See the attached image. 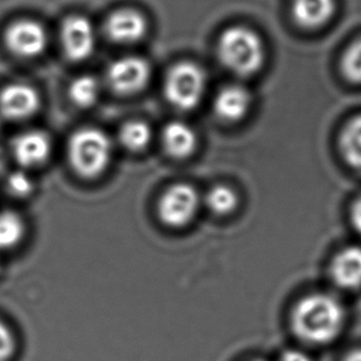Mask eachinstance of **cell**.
Returning a JSON list of instances; mask_svg holds the SVG:
<instances>
[{"mask_svg": "<svg viewBox=\"0 0 361 361\" xmlns=\"http://www.w3.org/2000/svg\"><path fill=\"white\" fill-rule=\"evenodd\" d=\"M344 311L336 298L324 293L303 298L293 308L291 326L301 341L311 344L333 342L342 331Z\"/></svg>", "mask_w": 361, "mask_h": 361, "instance_id": "1", "label": "cell"}, {"mask_svg": "<svg viewBox=\"0 0 361 361\" xmlns=\"http://www.w3.org/2000/svg\"><path fill=\"white\" fill-rule=\"evenodd\" d=\"M219 56L221 62L233 73L242 77L252 75L263 66V42L252 30L235 26L221 36Z\"/></svg>", "mask_w": 361, "mask_h": 361, "instance_id": "2", "label": "cell"}, {"mask_svg": "<svg viewBox=\"0 0 361 361\" xmlns=\"http://www.w3.org/2000/svg\"><path fill=\"white\" fill-rule=\"evenodd\" d=\"M111 156V141L99 128H82L69 140V161L74 171L84 178L100 176L110 164Z\"/></svg>", "mask_w": 361, "mask_h": 361, "instance_id": "3", "label": "cell"}, {"mask_svg": "<svg viewBox=\"0 0 361 361\" xmlns=\"http://www.w3.org/2000/svg\"><path fill=\"white\" fill-rule=\"evenodd\" d=\"M205 85V73L197 64L180 62L166 74L164 92L173 106L180 110H191L200 103Z\"/></svg>", "mask_w": 361, "mask_h": 361, "instance_id": "4", "label": "cell"}, {"mask_svg": "<svg viewBox=\"0 0 361 361\" xmlns=\"http://www.w3.org/2000/svg\"><path fill=\"white\" fill-rule=\"evenodd\" d=\"M200 197L195 188L188 184H176L163 194L158 204V214L166 225L181 227L195 216Z\"/></svg>", "mask_w": 361, "mask_h": 361, "instance_id": "5", "label": "cell"}, {"mask_svg": "<svg viewBox=\"0 0 361 361\" xmlns=\"http://www.w3.org/2000/svg\"><path fill=\"white\" fill-rule=\"evenodd\" d=\"M5 44L16 56L34 59L46 49L47 34L44 26L35 20H18L6 29Z\"/></svg>", "mask_w": 361, "mask_h": 361, "instance_id": "6", "label": "cell"}, {"mask_svg": "<svg viewBox=\"0 0 361 361\" xmlns=\"http://www.w3.org/2000/svg\"><path fill=\"white\" fill-rule=\"evenodd\" d=\"M151 77V67L146 59L125 57L115 61L108 71L110 87L118 94L130 95L146 87Z\"/></svg>", "mask_w": 361, "mask_h": 361, "instance_id": "7", "label": "cell"}, {"mask_svg": "<svg viewBox=\"0 0 361 361\" xmlns=\"http://www.w3.org/2000/svg\"><path fill=\"white\" fill-rule=\"evenodd\" d=\"M61 39L64 54H67L69 59L74 62L84 61L93 54L95 47L93 25L83 16H71L62 25Z\"/></svg>", "mask_w": 361, "mask_h": 361, "instance_id": "8", "label": "cell"}, {"mask_svg": "<svg viewBox=\"0 0 361 361\" xmlns=\"http://www.w3.org/2000/svg\"><path fill=\"white\" fill-rule=\"evenodd\" d=\"M41 105L39 95L26 84H11L0 93V113L9 120H25L32 116Z\"/></svg>", "mask_w": 361, "mask_h": 361, "instance_id": "9", "label": "cell"}, {"mask_svg": "<svg viewBox=\"0 0 361 361\" xmlns=\"http://www.w3.org/2000/svg\"><path fill=\"white\" fill-rule=\"evenodd\" d=\"M105 31L114 42L135 44L146 35L147 21L136 10H118L106 20Z\"/></svg>", "mask_w": 361, "mask_h": 361, "instance_id": "10", "label": "cell"}, {"mask_svg": "<svg viewBox=\"0 0 361 361\" xmlns=\"http://www.w3.org/2000/svg\"><path fill=\"white\" fill-rule=\"evenodd\" d=\"M51 152V140L44 132H25L13 142V153L23 166H41L49 159Z\"/></svg>", "mask_w": 361, "mask_h": 361, "instance_id": "11", "label": "cell"}, {"mask_svg": "<svg viewBox=\"0 0 361 361\" xmlns=\"http://www.w3.org/2000/svg\"><path fill=\"white\" fill-rule=\"evenodd\" d=\"M333 281L339 288L353 290L361 286V248L348 247L336 255L331 265Z\"/></svg>", "mask_w": 361, "mask_h": 361, "instance_id": "12", "label": "cell"}, {"mask_svg": "<svg viewBox=\"0 0 361 361\" xmlns=\"http://www.w3.org/2000/svg\"><path fill=\"white\" fill-rule=\"evenodd\" d=\"M248 90L240 85L221 89L215 99V111L225 121H238L245 116L250 106Z\"/></svg>", "mask_w": 361, "mask_h": 361, "instance_id": "13", "label": "cell"}, {"mask_svg": "<svg viewBox=\"0 0 361 361\" xmlns=\"http://www.w3.org/2000/svg\"><path fill=\"white\" fill-rule=\"evenodd\" d=\"M334 9V0H293V18L305 29H318L327 24Z\"/></svg>", "mask_w": 361, "mask_h": 361, "instance_id": "14", "label": "cell"}, {"mask_svg": "<svg viewBox=\"0 0 361 361\" xmlns=\"http://www.w3.org/2000/svg\"><path fill=\"white\" fill-rule=\"evenodd\" d=\"M196 135L186 123L173 121L166 125L163 131V145L168 154L174 158L190 156L196 147Z\"/></svg>", "mask_w": 361, "mask_h": 361, "instance_id": "15", "label": "cell"}, {"mask_svg": "<svg viewBox=\"0 0 361 361\" xmlns=\"http://www.w3.org/2000/svg\"><path fill=\"white\" fill-rule=\"evenodd\" d=\"M339 145L348 164L361 171V116L353 118L344 127Z\"/></svg>", "mask_w": 361, "mask_h": 361, "instance_id": "16", "label": "cell"}, {"mask_svg": "<svg viewBox=\"0 0 361 361\" xmlns=\"http://www.w3.org/2000/svg\"><path fill=\"white\" fill-rule=\"evenodd\" d=\"M24 233V222L19 215L10 211L0 212V249L13 248L23 240Z\"/></svg>", "mask_w": 361, "mask_h": 361, "instance_id": "17", "label": "cell"}, {"mask_svg": "<svg viewBox=\"0 0 361 361\" xmlns=\"http://www.w3.org/2000/svg\"><path fill=\"white\" fill-rule=\"evenodd\" d=\"M149 126L142 121H130L123 125L120 131V141L130 151H142L151 142Z\"/></svg>", "mask_w": 361, "mask_h": 361, "instance_id": "18", "label": "cell"}, {"mask_svg": "<svg viewBox=\"0 0 361 361\" xmlns=\"http://www.w3.org/2000/svg\"><path fill=\"white\" fill-rule=\"evenodd\" d=\"M69 97L80 108L92 106L99 97L97 79L90 75H83L75 79L69 88Z\"/></svg>", "mask_w": 361, "mask_h": 361, "instance_id": "19", "label": "cell"}, {"mask_svg": "<svg viewBox=\"0 0 361 361\" xmlns=\"http://www.w3.org/2000/svg\"><path fill=\"white\" fill-rule=\"evenodd\" d=\"M205 200L212 212L217 215H227L237 207L238 196L228 186L219 185L207 192Z\"/></svg>", "mask_w": 361, "mask_h": 361, "instance_id": "20", "label": "cell"}, {"mask_svg": "<svg viewBox=\"0 0 361 361\" xmlns=\"http://www.w3.org/2000/svg\"><path fill=\"white\" fill-rule=\"evenodd\" d=\"M342 72L353 83H361V39L349 47L342 59Z\"/></svg>", "mask_w": 361, "mask_h": 361, "instance_id": "21", "label": "cell"}, {"mask_svg": "<svg viewBox=\"0 0 361 361\" xmlns=\"http://www.w3.org/2000/svg\"><path fill=\"white\" fill-rule=\"evenodd\" d=\"M8 188L10 192L19 197H25L30 195L34 190V184L29 176L23 171H16L13 176H10L8 180Z\"/></svg>", "mask_w": 361, "mask_h": 361, "instance_id": "22", "label": "cell"}, {"mask_svg": "<svg viewBox=\"0 0 361 361\" xmlns=\"http://www.w3.org/2000/svg\"><path fill=\"white\" fill-rule=\"evenodd\" d=\"M15 339L10 328L0 321V361H6L14 354Z\"/></svg>", "mask_w": 361, "mask_h": 361, "instance_id": "23", "label": "cell"}, {"mask_svg": "<svg viewBox=\"0 0 361 361\" xmlns=\"http://www.w3.org/2000/svg\"><path fill=\"white\" fill-rule=\"evenodd\" d=\"M279 361H312L306 353L300 350H288L283 353Z\"/></svg>", "mask_w": 361, "mask_h": 361, "instance_id": "24", "label": "cell"}, {"mask_svg": "<svg viewBox=\"0 0 361 361\" xmlns=\"http://www.w3.org/2000/svg\"><path fill=\"white\" fill-rule=\"evenodd\" d=\"M352 222L355 230L361 235V199H359L353 206Z\"/></svg>", "mask_w": 361, "mask_h": 361, "instance_id": "25", "label": "cell"}, {"mask_svg": "<svg viewBox=\"0 0 361 361\" xmlns=\"http://www.w3.org/2000/svg\"><path fill=\"white\" fill-rule=\"evenodd\" d=\"M344 361H361V350H354Z\"/></svg>", "mask_w": 361, "mask_h": 361, "instance_id": "26", "label": "cell"}, {"mask_svg": "<svg viewBox=\"0 0 361 361\" xmlns=\"http://www.w3.org/2000/svg\"><path fill=\"white\" fill-rule=\"evenodd\" d=\"M255 361H260V360H255Z\"/></svg>", "mask_w": 361, "mask_h": 361, "instance_id": "27", "label": "cell"}]
</instances>
